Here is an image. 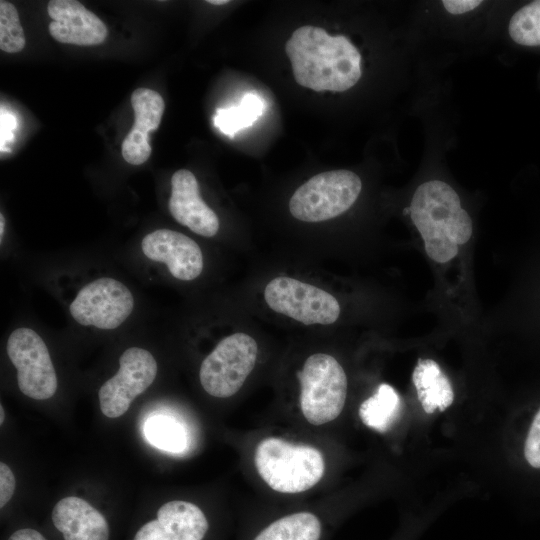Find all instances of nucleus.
Returning <instances> with one entry per match:
<instances>
[{
	"label": "nucleus",
	"instance_id": "f257e3e1",
	"mask_svg": "<svg viewBox=\"0 0 540 540\" xmlns=\"http://www.w3.org/2000/svg\"><path fill=\"white\" fill-rule=\"evenodd\" d=\"M295 81L314 91L342 92L361 77V55L343 36L329 35L323 28L302 26L285 44Z\"/></svg>",
	"mask_w": 540,
	"mask_h": 540
},
{
	"label": "nucleus",
	"instance_id": "f03ea898",
	"mask_svg": "<svg viewBox=\"0 0 540 540\" xmlns=\"http://www.w3.org/2000/svg\"><path fill=\"white\" fill-rule=\"evenodd\" d=\"M409 211L427 255L435 262L446 263L453 259L459 246L472 236L469 214L461 207L455 190L443 181L421 184L414 192Z\"/></svg>",
	"mask_w": 540,
	"mask_h": 540
},
{
	"label": "nucleus",
	"instance_id": "7ed1b4c3",
	"mask_svg": "<svg viewBox=\"0 0 540 540\" xmlns=\"http://www.w3.org/2000/svg\"><path fill=\"white\" fill-rule=\"evenodd\" d=\"M254 464L272 490L286 494L309 490L325 471L324 458L318 449L278 437H267L257 444Z\"/></svg>",
	"mask_w": 540,
	"mask_h": 540
},
{
	"label": "nucleus",
	"instance_id": "20e7f679",
	"mask_svg": "<svg viewBox=\"0 0 540 540\" xmlns=\"http://www.w3.org/2000/svg\"><path fill=\"white\" fill-rule=\"evenodd\" d=\"M298 379L300 409L310 424H326L341 414L347 396V377L333 356L325 353L309 356Z\"/></svg>",
	"mask_w": 540,
	"mask_h": 540
},
{
	"label": "nucleus",
	"instance_id": "39448f33",
	"mask_svg": "<svg viewBox=\"0 0 540 540\" xmlns=\"http://www.w3.org/2000/svg\"><path fill=\"white\" fill-rule=\"evenodd\" d=\"M362 182L349 170L322 172L302 184L289 201L293 217L304 222H321L347 211L357 200Z\"/></svg>",
	"mask_w": 540,
	"mask_h": 540
},
{
	"label": "nucleus",
	"instance_id": "423d86ee",
	"mask_svg": "<svg viewBox=\"0 0 540 540\" xmlns=\"http://www.w3.org/2000/svg\"><path fill=\"white\" fill-rule=\"evenodd\" d=\"M258 345L250 335L237 332L223 338L203 359L199 379L211 396L228 398L237 393L253 370Z\"/></svg>",
	"mask_w": 540,
	"mask_h": 540
},
{
	"label": "nucleus",
	"instance_id": "0eeeda50",
	"mask_svg": "<svg viewBox=\"0 0 540 540\" xmlns=\"http://www.w3.org/2000/svg\"><path fill=\"white\" fill-rule=\"evenodd\" d=\"M134 296L120 280L99 277L82 286L69 304L72 319L99 330L120 327L134 310Z\"/></svg>",
	"mask_w": 540,
	"mask_h": 540
},
{
	"label": "nucleus",
	"instance_id": "6e6552de",
	"mask_svg": "<svg viewBox=\"0 0 540 540\" xmlns=\"http://www.w3.org/2000/svg\"><path fill=\"white\" fill-rule=\"evenodd\" d=\"M7 355L17 370L19 390L29 398L46 400L57 391L58 379L49 350L32 328L18 327L8 336Z\"/></svg>",
	"mask_w": 540,
	"mask_h": 540
},
{
	"label": "nucleus",
	"instance_id": "1a4fd4ad",
	"mask_svg": "<svg viewBox=\"0 0 540 540\" xmlns=\"http://www.w3.org/2000/svg\"><path fill=\"white\" fill-rule=\"evenodd\" d=\"M264 298L273 311L305 325H329L340 315V305L333 295L291 277L272 279L265 287Z\"/></svg>",
	"mask_w": 540,
	"mask_h": 540
},
{
	"label": "nucleus",
	"instance_id": "9d476101",
	"mask_svg": "<svg viewBox=\"0 0 540 540\" xmlns=\"http://www.w3.org/2000/svg\"><path fill=\"white\" fill-rule=\"evenodd\" d=\"M157 362L150 351L141 347L127 348L119 358L115 375L98 391L102 413L108 418L124 415L132 401L154 382Z\"/></svg>",
	"mask_w": 540,
	"mask_h": 540
},
{
	"label": "nucleus",
	"instance_id": "9b49d317",
	"mask_svg": "<svg viewBox=\"0 0 540 540\" xmlns=\"http://www.w3.org/2000/svg\"><path fill=\"white\" fill-rule=\"evenodd\" d=\"M140 247L146 258L164 264L169 273L178 280H194L203 271L201 248L181 232L166 228L156 229L143 237Z\"/></svg>",
	"mask_w": 540,
	"mask_h": 540
},
{
	"label": "nucleus",
	"instance_id": "f8f14e48",
	"mask_svg": "<svg viewBox=\"0 0 540 540\" xmlns=\"http://www.w3.org/2000/svg\"><path fill=\"white\" fill-rule=\"evenodd\" d=\"M210 525L204 512L195 504L169 501L157 511V518L137 531L134 540H204Z\"/></svg>",
	"mask_w": 540,
	"mask_h": 540
},
{
	"label": "nucleus",
	"instance_id": "ddd939ff",
	"mask_svg": "<svg viewBox=\"0 0 540 540\" xmlns=\"http://www.w3.org/2000/svg\"><path fill=\"white\" fill-rule=\"evenodd\" d=\"M168 207L172 217L192 232L213 237L219 230V218L200 196L195 175L186 169L176 171L171 178Z\"/></svg>",
	"mask_w": 540,
	"mask_h": 540
},
{
	"label": "nucleus",
	"instance_id": "4468645a",
	"mask_svg": "<svg viewBox=\"0 0 540 540\" xmlns=\"http://www.w3.org/2000/svg\"><path fill=\"white\" fill-rule=\"evenodd\" d=\"M51 36L60 43L93 46L104 42L108 30L93 12L75 0L49 1Z\"/></svg>",
	"mask_w": 540,
	"mask_h": 540
},
{
	"label": "nucleus",
	"instance_id": "2eb2a0df",
	"mask_svg": "<svg viewBox=\"0 0 540 540\" xmlns=\"http://www.w3.org/2000/svg\"><path fill=\"white\" fill-rule=\"evenodd\" d=\"M134 124L122 143V156L129 164L140 165L151 154L148 134L159 127L163 113L162 96L148 88H138L131 95Z\"/></svg>",
	"mask_w": 540,
	"mask_h": 540
},
{
	"label": "nucleus",
	"instance_id": "dca6fc26",
	"mask_svg": "<svg viewBox=\"0 0 540 540\" xmlns=\"http://www.w3.org/2000/svg\"><path fill=\"white\" fill-rule=\"evenodd\" d=\"M54 526L65 540H108L109 526L105 517L87 501L68 496L52 511Z\"/></svg>",
	"mask_w": 540,
	"mask_h": 540
},
{
	"label": "nucleus",
	"instance_id": "f3484780",
	"mask_svg": "<svg viewBox=\"0 0 540 540\" xmlns=\"http://www.w3.org/2000/svg\"><path fill=\"white\" fill-rule=\"evenodd\" d=\"M412 381L426 413L444 411L452 404V385L434 360L419 359L412 373Z\"/></svg>",
	"mask_w": 540,
	"mask_h": 540
},
{
	"label": "nucleus",
	"instance_id": "a211bd4d",
	"mask_svg": "<svg viewBox=\"0 0 540 540\" xmlns=\"http://www.w3.org/2000/svg\"><path fill=\"white\" fill-rule=\"evenodd\" d=\"M400 407L398 393L392 386L383 383L379 385L375 394L362 402L359 416L366 426L385 432L397 419Z\"/></svg>",
	"mask_w": 540,
	"mask_h": 540
},
{
	"label": "nucleus",
	"instance_id": "6ab92c4d",
	"mask_svg": "<svg viewBox=\"0 0 540 540\" xmlns=\"http://www.w3.org/2000/svg\"><path fill=\"white\" fill-rule=\"evenodd\" d=\"M144 432L150 444L164 451L181 453L187 448V432L173 417L151 416L145 423Z\"/></svg>",
	"mask_w": 540,
	"mask_h": 540
},
{
	"label": "nucleus",
	"instance_id": "aec40b11",
	"mask_svg": "<svg viewBox=\"0 0 540 540\" xmlns=\"http://www.w3.org/2000/svg\"><path fill=\"white\" fill-rule=\"evenodd\" d=\"M263 101L254 93H247L239 106L218 109L214 125L224 134L233 137L240 130L251 126L262 114Z\"/></svg>",
	"mask_w": 540,
	"mask_h": 540
},
{
	"label": "nucleus",
	"instance_id": "412c9836",
	"mask_svg": "<svg viewBox=\"0 0 540 540\" xmlns=\"http://www.w3.org/2000/svg\"><path fill=\"white\" fill-rule=\"evenodd\" d=\"M508 30L516 43L540 46V0L533 1L515 12Z\"/></svg>",
	"mask_w": 540,
	"mask_h": 540
},
{
	"label": "nucleus",
	"instance_id": "4be33fe9",
	"mask_svg": "<svg viewBox=\"0 0 540 540\" xmlns=\"http://www.w3.org/2000/svg\"><path fill=\"white\" fill-rule=\"evenodd\" d=\"M25 43V34L15 6L8 1L1 0L0 49L7 53H17L23 50Z\"/></svg>",
	"mask_w": 540,
	"mask_h": 540
},
{
	"label": "nucleus",
	"instance_id": "5701e85b",
	"mask_svg": "<svg viewBox=\"0 0 540 540\" xmlns=\"http://www.w3.org/2000/svg\"><path fill=\"white\" fill-rule=\"evenodd\" d=\"M524 455L527 462L534 468H540V409L536 413L530 426L525 446Z\"/></svg>",
	"mask_w": 540,
	"mask_h": 540
},
{
	"label": "nucleus",
	"instance_id": "b1692460",
	"mask_svg": "<svg viewBox=\"0 0 540 540\" xmlns=\"http://www.w3.org/2000/svg\"><path fill=\"white\" fill-rule=\"evenodd\" d=\"M15 477L5 463H0V507H4L13 496Z\"/></svg>",
	"mask_w": 540,
	"mask_h": 540
},
{
	"label": "nucleus",
	"instance_id": "393cba45",
	"mask_svg": "<svg viewBox=\"0 0 540 540\" xmlns=\"http://www.w3.org/2000/svg\"><path fill=\"white\" fill-rule=\"evenodd\" d=\"M444 8L451 14H463L477 8L482 1L478 0H444Z\"/></svg>",
	"mask_w": 540,
	"mask_h": 540
},
{
	"label": "nucleus",
	"instance_id": "a878e982",
	"mask_svg": "<svg viewBox=\"0 0 540 540\" xmlns=\"http://www.w3.org/2000/svg\"><path fill=\"white\" fill-rule=\"evenodd\" d=\"M16 126V121L13 115L3 112L1 110V136L4 134V140L9 141L12 138L10 131H12Z\"/></svg>",
	"mask_w": 540,
	"mask_h": 540
},
{
	"label": "nucleus",
	"instance_id": "bb28decb",
	"mask_svg": "<svg viewBox=\"0 0 540 540\" xmlns=\"http://www.w3.org/2000/svg\"><path fill=\"white\" fill-rule=\"evenodd\" d=\"M8 540H46L42 534L31 528L15 531Z\"/></svg>",
	"mask_w": 540,
	"mask_h": 540
},
{
	"label": "nucleus",
	"instance_id": "cd10ccee",
	"mask_svg": "<svg viewBox=\"0 0 540 540\" xmlns=\"http://www.w3.org/2000/svg\"><path fill=\"white\" fill-rule=\"evenodd\" d=\"M4 228H5V219H4L3 214L1 213L0 214V239H1V243H2V240H3Z\"/></svg>",
	"mask_w": 540,
	"mask_h": 540
},
{
	"label": "nucleus",
	"instance_id": "c85d7f7f",
	"mask_svg": "<svg viewBox=\"0 0 540 540\" xmlns=\"http://www.w3.org/2000/svg\"><path fill=\"white\" fill-rule=\"evenodd\" d=\"M207 2L210 3V4H213V5H223V4L229 3L228 0H210V1H207Z\"/></svg>",
	"mask_w": 540,
	"mask_h": 540
},
{
	"label": "nucleus",
	"instance_id": "c756f323",
	"mask_svg": "<svg viewBox=\"0 0 540 540\" xmlns=\"http://www.w3.org/2000/svg\"><path fill=\"white\" fill-rule=\"evenodd\" d=\"M4 421V409L3 406H0V424H2Z\"/></svg>",
	"mask_w": 540,
	"mask_h": 540
}]
</instances>
